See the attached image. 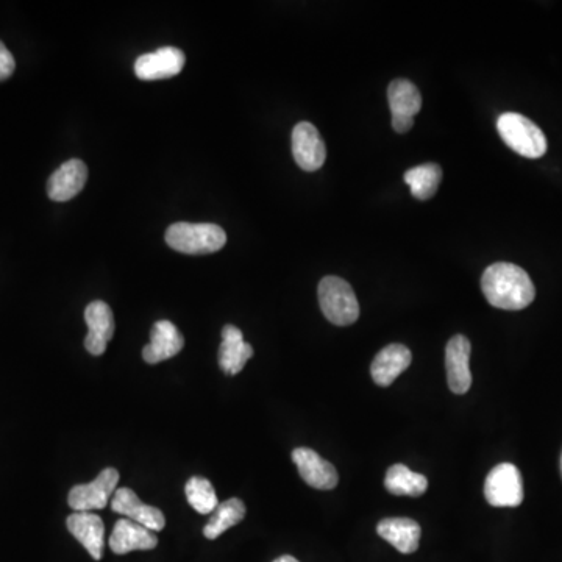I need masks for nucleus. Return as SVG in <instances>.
Wrapping results in <instances>:
<instances>
[{"label": "nucleus", "instance_id": "obj_1", "mask_svg": "<svg viewBox=\"0 0 562 562\" xmlns=\"http://www.w3.org/2000/svg\"><path fill=\"white\" fill-rule=\"evenodd\" d=\"M481 289L486 300L500 310H523L536 297L530 275L511 263L489 266L481 277Z\"/></svg>", "mask_w": 562, "mask_h": 562}, {"label": "nucleus", "instance_id": "obj_2", "mask_svg": "<svg viewBox=\"0 0 562 562\" xmlns=\"http://www.w3.org/2000/svg\"><path fill=\"white\" fill-rule=\"evenodd\" d=\"M166 242L171 249L186 255H208L227 244V235L216 224L177 222L168 228Z\"/></svg>", "mask_w": 562, "mask_h": 562}, {"label": "nucleus", "instance_id": "obj_3", "mask_svg": "<svg viewBox=\"0 0 562 562\" xmlns=\"http://www.w3.org/2000/svg\"><path fill=\"white\" fill-rule=\"evenodd\" d=\"M500 138L520 157L541 158L547 152V138L538 125L519 113H503L497 121Z\"/></svg>", "mask_w": 562, "mask_h": 562}, {"label": "nucleus", "instance_id": "obj_4", "mask_svg": "<svg viewBox=\"0 0 562 562\" xmlns=\"http://www.w3.org/2000/svg\"><path fill=\"white\" fill-rule=\"evenodd\" d=\"M317 294L322 313L331 324L347 327L358 321L360 303L346 280L339 277L322 278Z\"/></svg>", "mask_w": 562, "mask_h": 562}, {"label": "nucleus", "instance_id": "obj_5", "mask_svg": "<svg viewBox=\"0 0 562 562\" xmlns=\"http://www.w3.org/2000/svg\"><path fill=\"white\" fill-rule=\"evenodd\" d=\"M118 483V470L107 467L91 483L77 484L69 491V506L74 509V513H93L107 508Z\"/></svg>", "mask_w": 562, "mask_h": 562}, {"label": "nucleus", "instance_id": "obj_6", "mask_svg": "<svg viewBox=\"0 0 562 562\" xmlns=\"http://www.w3.org/2000/svg\"><path fill=\"white\" fill-rule=\"evenodd\" d=\"M484 497L495 508H516L523 502V481L514 464L495 466L486 477Z\"/></svg>", "mask_w": 562, "mask_h": 562}, {"label": "nucleus", "instance_id": "obj_7", "mask_svg": "<svg viewBox=\"0 0 562 562\" xmlns=\"http://www.w3.org/2000/svg\"><path fill=\"white\" fill-rule=\"evenodd\" d=\"M389 107H391L392 127L397 133L410 132L414 116L422 108V96L413 82L397 79L388 88Z\"/></svg>", "mask_w": 562, "mask_h": 562}, {"label": "nucleus", "instance_id": "obj_8", "mask_svg": "<svg viewBox=\"0 0 562 562\" xmlns=\"http://www.w3.org/2000/svg\"><path fill=\"white\" fill-rule=\"evenodd\" d=\"M292 155L303 171H319L327 160V147L311 122H300L292 130Z\"/></svg>", "mask_w": 562, "mask_h": 562}, {"label": "nucleus", "instance_id": "obj_9", "mask_svg": "<svg viewBox=\"0 0 562 562\" xmlns=\"http://www.w3.org/2000/svg\"><path fill=\"white\" fill-rule=\"evenodd\" d=\"M186 57L177 47H161L157 52L144 54L136 60L135 74L139 80L153 82L166 80L180 74L185 68Z\"/></svg>", "mask_w": 562, "mask_h": 562}, {"label": "nucleus", "instance_id": "obj_10", "mask_svg": "<svg viewBox=\"0 0 562 562\" xmlns=\"http://www.w3.org/2000/svg\"><path fill=\"white\" fill-rule=\"evenodd\" d=\"M111 508L114 513L149 528L153 533H158L166 527V517L161 513V509L141 502V498L130 488L116 489L111 500Z\"/></svg>", "mask_w": 562, "mask_h": 562}, {"label": "nucleus", "instance_id": "obj_11", "mask_svg": "<svg viewBox=\"0 0 562 562\" xmlns=\"http://www.w3.org/2000/svg\"><path fill=\"white\" fill-rule=\"evenodd\" d=\"M292 461L299 469L300 477L311 488L330 491L338 486L339 475L335 466L313 449L299 447L292 452Z\"/></svg>", "mask_w": 562, "mask_h": 562}, {"label": "nucleus", "instance_id": "obj_12", "mask_svg": "<svg viewBox=\"0 0 562 562\" xmlns=\"http://www.w3.org/2000/svg\"><path fill=\"white\" fill-rule=\"evenodd\" d=\"M470 350H472L470 341L463 335L453 336L445 347L447 383H449L450 391L455 394H466L472 386Z\"/></svg>", "mask_w": 562, "mask_h": 562}, {"label": "nucleus", "instance_id": "obj_13", "mask_svg": "<svg viewBox=\"0 0 562 562\" xmlns=\"http://www.w3.org/2000/svg\"><path fill=\"white\" fill-rule=\"evenodd\" d=\"M85 321L89 330L85 338V349L93 356L104 355L108 342L114 335L113 311L107 303L96 300L86 306Z\"/></svg>", "mask_w": 562, "mask_h": 562}, {"label": "nucleus", "instance_id": "obj_14", "mask_svg": "<svg viewBox=\"0 0 562 562\" xmlns=\"http://www.w3.org/2000/svg\"><path fill=\"white\" fill-rule=\"evenodd\" d=\"M88 180V168L82 160L66 161L50 175L47 182V194L55 202H68L77 194L82 193Z\"/></svg>", "mask_w": 562, "mask_h": 562}, {"label": "nucleus", "instance_id": "obj_15", "mask_svg": "<svg viewBox=\"0 0 562 562\" xmlns=\"http://www.w3.org/2000/svg\"><path fill=\"white\" fill-rule=\"evenodd\" d=\"M69 533L85 547L94 561L104 556L105 525L104 520L94 513H74L66 520Z\"/></svg>", "mask_w": 562, "mask_h": 562}, {"label": "nucleus", "instance_id": "obj_16", "mask_svg": "<svg viewBox=\"0 0 562 562\" xmlns=\"http://www.w3.org/2000/svg\"><path fill=\"white\" fill-rule=\"evenodd\" d=\"M157 545V534L125 517L116 522L110 536L111 552L116 555H127L136 550H153Z\"/></svg>", "mask_w": 562, "mask_h": 562}, {"label": "nucleus", "instance_id": "obj_17", "mask_svg": "<svg viewBox=\"0 0 562 562\" xmlns=\"http://www.w3.org/2000/svg\"><path fill=\"white\" fill-rule=\"evenodd\" d=\"M413 361V353L402 344H391L380 350L370 366V375L378 386H391Z\"/></svg>", "mask_w": 562, "mask_h": 562}, {"label": "nucleus", "instance_id": "obj_18", "mask_svg": "<svg viewBox=\"0 0 562 562\" xmlns=\"http://www.w3.org/2000/svg\"><path fill=\"white\" fill-rule=\"evenodd\" d=\"M185 339L172 322L158 321L150 331V344L144 347L143 358L147 364H158L182 352Z\"/></svg>", "mask_w": 562, "mask_h": 562}, {"label": "nucleus", "instance_id": "obj_19", "mask_svg": "<svg viewBox=\"0 0 562 562\" xmlns=\"http://www.w3.org/2000/svg\"><path fill=\"white\" fill-rule=\"evenodd\" d=\"M252 356V346L244 341L242 331L235 325H225L222 328V344L219 347V366L225 374L238 375Z\"/></svg>", "mask_w": 562, "mask_h": 562}, {"label": "nucleus", "instance_id": "obj_20", "mask_svg": "<svg viewBox=\"0 0 562 562\" xmlns=\"http://www.w3.org/2000/svg\"><path fill=\"white\" fill-rule=\"evenodd\" d=\"M377 533L380 538L399 550L403 555H411L419 548L420 530L419 523L406 517H391L378 523Z\"/></svg>", "mask_w": 562, "mask_h": 562}, {"label": "nucleus", "instance_id": "obj_21", "mask_svg": "<svg viewBox=\"0 0 562 562\" xmlns=\"http://www.w3.org/2000/svg\"><path fill=\"white\" fill-rule=\"evenodd\" d=\"M244 517H246V505L239 498H230L227 502L219 503L214 509L213 516L203 527V536L214 541L225 531L241 523Z\"/></svg>", "mask_w": 562, "mask_h": 562}, {"label": "nucleus", "instance_id": "obj_22", "mask_svg": "<svg viewBox=\"0 0 562 562\" xmlns=\"http://www.w3.org/2000/svg\"><path fill=\"white\" fill-rule=\"evenodd\" d=\"M385 486L392 495L420 497L428 489L425 475L416 474L405 464H395L386 472Z\"/></svg>", "mask_w": 562, "mask_h": 562}, {"label": "nucleus", "instance_id": "obj_23", "mask_svg": "<svg viewBox=\"0 0 562 562\" xmlns=\"http://www.w3.org/2000/svg\"><path fill=\"white\" fill-rule=\"evenodd\" d=\"M406 185L410 186L411 194L416 199L428 200L438 193L442 180V169L439 164L427 163L406 171L403 175Z\"/></svg>", "mask_w": 562, "mask_h": 562}, {"label": "nucleus", "instance_id": "obj_24", "mask_svg": "<svg viewBox=\"0 0 562 562\" xmlns=\"http://www.w3.org/2000/svg\"><path fill=\"white\" fill-rule=\"evenodd\" d=\"M185 494L189 505L193 506L199 514L214 513V509L219 506L216 491L207 478H189L185 486Z\"/></svg>", "mask_w": 562, "mask_h": 562}, {"label": "nucleus", "instance_id": "obj_25", "mask_svg": "<svg viewBox=\"0 0 562 562\" xmlns=\"http://www.w3.org/2000/svg\"><path fill=\"white\" fill-rule=\"evenodd\" d=\"M15 69V58L11 55L10 50L5 47V44L0 41V82L10 79Z\"/></svg>", "mask_w": 562, "mask_h": 562}, {"label": "nucleus", "instance_id": "obj_26", "mask_svg": "<svg viewBox=\"0 0 562 562\" xmlns=\"http://www.w3.org/2000/svg\"><path fill=\"white\" fill-rule=\"evenodd\" d=\"M274 562H299V561H297V559L294 558V556L285 555V556H280V558L278 559H275Z\"/></svg>", "mask_w": 562, "mask_h": 562}, {"label": "nucleus", "instance_id": "obj_27", "mask_svg": "<svg viewBox=\"0 0 562 562\" xmlns=\"http://www.w3.org/2000/svg\"><path fill=\"white\" fill-rule=\"evenodd\" d=\"M561 474H562V456H561Z\"/></svg>", "mask_w": 562, "mask_h": 562}]
</instances>
